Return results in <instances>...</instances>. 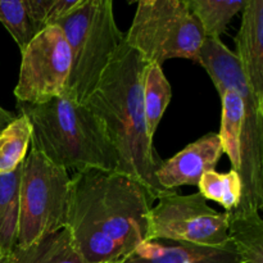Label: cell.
<instances>
[{
    "instance_id": "obj_12",
    "label": "cell",
    "mask_w": 263,
    "mask_h": 263,
    "mask_svg": "<svg viewBox=\"0 0 263 263\" xmlns=\"http://www.w3.org/2000/svg\"><path fill=\"white\" fill-rule=\"evenodd\" d=\"M118 263H239L233 244L211 248L171 240L144 241Z\"/></svg>"
},
{
    "instance_id": "obj_24",
    "label": "cell",
    "mask_w": 263,
    "mask_h": 263,
    "mask_svg": "<svg viewBox=\"0 0 263 263\" xmlns=\"http://www.w3.org/2000/svg\"><path fill=\"white\" fill-rule=\"evenodd\" d=\"M0 263H10V253L0 251Z\"/></svg>"
},
{
    "instance_id": "obj_22",
    "label": "cell",
    "mask_w": 263,
    "mask_h": 263,
    "mask_svg": "<svg viewBox=\"0 0 263 263\" xmlns=\"http://www.w3.org/2000/svg\"><path fill=\"white\" fill-rule=\"evenodd\" d=\"M79 3L80 0H25L28 17L36 33L49 26H55Z\"/></svg>"
},
{
    "instance_id": "obj_13",
    "label": "cell",
    "mask_w": 263,
    "mask_h": 263,
    "mask_svg": "<svg viewBox=\"0 0 263 263\" xmlns=\"http://www.w3.org/2000/svg\"><path fill=\"white\" fill-rule=\"evenodd\" d=\"M10 263H84L68 226L26 247L15 246Z\"/></svg>"
},
{
    "instance_id": "obj_3",
    "label": "cell",
    "mask_w": 263,
    "mask_h": 263,
    "mask_svg": "<svg viewBox=\"0 0 263 263\" xmlns=\"http://www.w3.org/2000/svg\"><path fill=\"white\" fill-rule=\"evenodd\" d=\"M31 125L30 146L55 166L118 172V158L99 118L66 95L41 104L17 103Z\"/></svg>"
},
{
    "instance_id": "obj_17",
    "label": "cell",
    "mask_w": 263,
    "mask_h": 263,
    "mask_svg": "<svg viewBox=\"0 0 263 263\" xmlns=\"http://www.w3.org/2000/svg\"><path fill=\"white\" fill-rule=\"evenodd\" d=\"M171 99L172 87L164 76L162 66L148 63L143 79V104L151 138L156 134Z\"/></svg>"
},
{
    "instance_id": "obj_1",
    "label": "cell",
    "mask_w": 263,
    "mask_h": 263,
    "mask_svg": "<svg viewBox=\"0 0 263 263\" xmlns=\"http://www.w3.org/2000/svg\"><path fill=\"white\" fill-rule=\"evenodd\" d=\"M151 195L120 172L76 171L67 226L84 263H117L148 241Z\"/></svg>"
},
{
    "instance_id": "obj_6",
    "label": "cell",
    "mask_w": 263,
    "mask_h": 263,
    "mask_svg": "<svg viewBox=\"0 0 263 263\" xmlns=\"http://www.w3.org/2000/svg\"><path fill=\"white\" fill-rule=\"evenodd\" d=\"M205 40L186 0H140L125 43L148 63L162 66L174 58L197 62Z\"/></svg>"
},
{
    "instance_id": "obj_21",
    "label": "cell",
    "mask_w": 263,
    "mask_h": 263,
    "mask_svg": "<svg viewBox=\"0 0 263 263\" xmlns=\"http://www.w3.org/2000/svg\"><path fill=\"white\" fill-rule=\"evenodd\" d=\"M0 22L9 31L21 51L36 35L25 0H0Z\"/></svg>"
},
{
    "instance_id": "obj_15",
    "label": "cell",
    "mask_w": 263,
    "mask_h": 263,
    "mask_svg": "<svg viewBox=\"0 0 263 263\" xmlns=\"http://www.w3.org/2000/svg\"><path fill=\"white\" fill-rule=\"evenodd\" d=\"M221 126L218 138L222 145L223 154L229 157L231 170L239 174L240 170V141L246 120V107L240 94L234 89H228L220 95Z\"/></svg>"
},
{
    "instance_id": "obj_14",
    "label": "cell",
    "mask_w": 263,
    "mask_h": 263,
    "mask_svg": "<svg viewBox=\"0 0 263 263\" xmlns=\"http://www.w3.org/2000/svg\"><path fill=\"white\" fill-rule=\"evenodd\" d=\"M229 216V241L238 254L239 263H263V221L259 212Z\"/></svg>"
},
{
    "instance_id": "obj_16",
    "label": "cell",
    "mask_w": 263,
    "mask_h": 263,
    "mask_svg": "<svg viewBox=\"0 0 263 263\" xmlns=\"http://www.w3.org/2000/svg\"><path fill=\"white\" fill-rule=\"evenodd\" d=\"M22 168L23 163L9 174L0 175V251L7 253L17 244Z\"/></svg>"
},
{
    "instance_id": "obj_23",
    "label": "cell",
    "mask_w": 263,
    "mask_h": 263,
    "mask_svg": "<svg viewBox=\"0 0 263 263\" xmlns=\"http://www.w3.org/2000/svg\"><path fill=\"white\" fill-rule=\"evenodd\" d=\"M15 117H17V116H15L14 113L4 109V108L0 105V133H2V131L4 130V128L7 127V126L9 125V123L12 122Z\"/></svg>"
},
{
    "instance_id": "obj_8",
    "label": "cell",
    "mask_w": 263,
    "mask_h": 263,
    "mask_svg": "<svg viewBox=\"0 0 263 263\" xmlns=\"http://www.w3.org/2000/svg\"><path fill=\"white\" fill-rule=\"evenodd\" d=\"M159 239L211 248L229 246V216L211 208L199 193H174L149 212L148 241Z\"/></svg>"
},
{
    "instance_id": "obj_5",
    "label": "cell",
    "mask_w": 263,
    "mask_h": 263,
    "mask_svg": "<svg viewBox=\"0 0 263 263\" xmlns=\"http://www.w3.org/2000/svg\"><path fill=\"white\" fill-rule=\"evenodd\" d=\"M55 26L63 31L71 50L66 95L84 104L125 35L118 30L110 0H80Z\"/></svg>"
},
{
    "instance_id": "obj_19",
    "label": "cell",
    "mask_w": 263,
    "mask_h": 263,
    "mask_svg": "<svg viewBox=\"0 0 263 263\" xmlns=\"http://www.w3.org/2000/svg\"><path fill=\"white\" fill-rule=\"evenodd\" d=\"M30 141V122L26 116H17L0 133V175L9 174L23 163Z\"/></svg>"
},
{
    "instance_id": "obj_9",
    "label": "cell",
    "mask_w": 263,
    "mask_h": 263,
    "mask_svg": "<svg viewBox=\"0 0 263 263\" xmlns=\"http://www.w3.org/2000/svg\"><path fill=\"white\" fill-rule=\"evenodd\" d=\"M20 76L14 87L18 103L41 104L66 92L71 50L59 26H49L21 51Z\"/></svg>"
},
{
    "instance_id": "obj_25",
    "label": "cell",
    "mask_w": 263,
    "mask_h": 263,
    "mask_svg": "<svg viewBox=\"0 0 263 263\" xmlns=\"http://www.w3.org/2000/svg\"><path fill=\"white\" fill-rule=\"evenodd\" d=\"M117 263H118V262H117Z\"/></svg>"
},
{
    "instance_id": "obj_18",
    "label": "cell",
    "mask_w": 263,
    "mask_h": 263,
    "mask_svg": "<svg viewBox=\"0 0 263 263\" xmlns=\"http://www.w3.org/2000/svg\"><path fill=\"white\" fill-rule=\"evenodd\" d=\"M205 39H220L225 33L230 21L241 12L246 0H186Z\"/></svg>"
},
{
    "instance_id": "obj_20",
    "label": "cell",
    "mask_w": 263,
    "mask_h": 263,
    "mask_svg": "<svg viewBox=\"0 0 263 263\" xmlns=\"http://www.w3.org/2000/svg\"><path fill=\"white\" fill-rule=\"evenodd\" d=\"M199 194L205 200H213L222 205L226 212L236 210L241 199V180L235 170L229 172L207 171L198 182Z\"/></svg>"
},
{
    "instance_id": "obj_4",
    "label": "cell",
    "mask_w": 263,
    "mask_h": 263,
    "mask_svg": "<svg viewBox=\"0 0 263 263\" xmlns=\"http://www.w3.org/2000/svg\"><path fill=\"white\" fill-rule=\"evenodd\" d=\"M198 63L207 71L218 94L234 89L246 107L240 141L241 199L233 213L259 212L263 208V108L259 107L244 77L235 53L220 39H205Z\"/></svg>"
},
{
    "instance_id": "obj_11",
    "label": "cell",
    "mask_w": 263,
    "mask_h": 263,
    "mask_svg": "<svg viewBox=\"0 0 263 263\" xmlns=\"http://www.w3.org/2000/svg\"><path fill=\"white\" fill-rule=\"evenodd\" d=\"M241 12L235 55L257 103L263 108V0H246Z\"/></svg>"
},
{
    "instance_id": "obj_2",
    "label": "cell",
    "mask_w": 263,
    "mask_h": 263,
    "mask_svg": "<svg viewBox=\"0 0 263 263\" xmlns=\"http://www.w3.org/2000/svg\"><path fill=\"white\" fill-rule=\"evenodd\" d=\"M148 62L123 39L85 104L99 118L118 158V172L144 186L152 200L167 192L156 179L162 159L148 133L143 104V79Z\"/></svg>"
},
{
    "instance_id": "obj_7",
    "label": "cell",
    "mask_w": 263,
    "mask_h": 263,
    "mask_svg": "<svg viewBox=\"0 0 263 263\" xmlns=\"http://www.w3.org/2000/svg\"><path fill=\"white\" fill-rule=\"evenodd\" d=\"M71 176L31 149L23 161L20 189L18 247L36 243L67 226Z\"/></svg>"
},
{
    "instance_id": "obj_10",
    "label": "cell",
    "mask_w": 263,
    "mask_h": 263,
    "mask_svg": "<svg viewBox=\"0 0 263 263\" xmlns=\"http://www.w3.org/2000/svg\"><path fill=\"white\" fill-rule=\"evenodd\" d=\"M222 154L218 134L208 133L174 157L162 161L156 179L167 192H176L180 186H198L204 172L216 170Z\"/></svg>"
}]
</instances>
